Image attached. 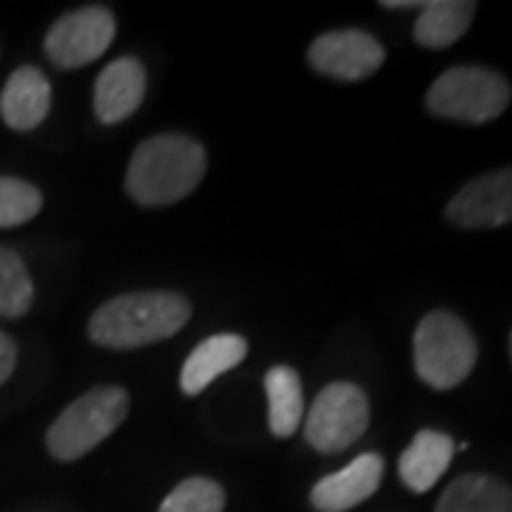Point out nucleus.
Masks as SVG:
<instances>
[{
    "label": "nucleus",
    "instance_id": "nucleus-19",
    "mask_svg": "<svg viewBox=\"0 0 512 512\" xmlns=\"http://www.w3.org/2000/svg\"><path fill=\"white\" fill-rule=\"evenodd\" d=\"M43 208L40 188L20 177H0V228H18L32 222Z\"/></svg>",
    "mask_w": 512,
    "mask_h": 512
},
{
    "label": "nucleus",
    "instance_id": "nucleus-13",
    "mask_svg": "<svg viewBox=\"0 0 512 512\" xmlns=\"http://www.w3.org/2000/svg\"><path fill=\"white\" fill-rule=\"evenodd\" d=\"M245 356H248V342L239 333H217L205 339L185 359L180 370V390L185 396H200L208 384L217 382L222 373L234 370Z\"/></svg>",
    "mask_w": 512,
    "mask_h": 512
},
{
    "label": "nucleus",
    "instance_id": "nucleus-6",
    "mask_svg": "<svg viewBox=\"0 0 512 512\" xmlns=\"http://www.w3.org/2000/svg\"><path fill=\"white\" fill-rule=\"evenodd\" d=\"M370 402L353 382H330L316 396L305 419V439L319 453H342L365 436Z\"/></svg>",
    "mask_w": 512,
    "mask_h": 512
},
{
    "label": "nucleus",
    "instance_id": "nucleus-16",
    "mask_svg": "<svg viewBox=\"0 0 512 512\" xmlns=\"http://www.w3.org/2000/svg\"><path fill=\"white\" fill-rule=\"evenodd\" d=\"M265 396H268V427L276 439H291L302 424L305 393L299 373L288 365H276L265 373Z\"/></svg>",
    "mask_w": 512,
    "mask_h": 512
},
{
    "label": "nucleus",
    "instance_id": "nucleus-15",
    "mask_svg": "<svg viewBox=\"0 0 512 512\" xmlns=\"http://www.w3.org/2000/svg\"><path fill=\"white\" fill-rule=\"evenodd\" d=\"M476 3L470 0H433L421 3V15L413 26V37L424 49H447L473 23Z\"/></svg>",
    "mask_w": 512,
    "mask_h": 512
},
{
    "label": "nucleus",
    "instance_id": "nucleus-14",
    "mask_svg": "<svg viewBox=\"0 0 512 512\" xmlns=\"http://www.w3.org/2000/svg\"><path fill=\"white\" fill-rule=\"evenodd\" d=\"M456 453V441L439 430H421L416 439L407 444V450L399 458V476L404 487L413 493H427L439 484V478L447 473L450 461Z\"/></svg>",
    "mask_w": 512,
    "mask_h": 512
},
{
    "label": "nucleus",
    "instance_id": "nucleus-10",
    "mask_svg": "<svg viewBox=\"0 0 512 512\" xmlns=\"http://www.w3.org/2000/svg\"><path fill=\"white\" fill-rule=\"evenodd\" d=\"M384 476V458L379 453H362L342 467L316 481L311 490V507L316 512H348L365 504L379 490Z\"/></svg>",
    "mask_w": 512,
    "mask_h": 512
},
{
    "label": "nucleus",
    "instance_id": "nucleus-7",
    "mask_svg": "<svg viewBox=\"0 0 512 512\" xmlns=\"http://www.w3.org/2000/svg\"><path fill=\"white\" fill-rule=\"evenodd\" d=\"M117 35V20L106 6H80L52 23L43 49L57 69H83L109 52Z\"/></svg>",
    "mask_w": 512,
    "mask_h": 512
},
{
    "label": "nucleus",
    "instance_id": "nucleus-21",
    "mask_svg": "<svg viewBox=\"0 0 512 512\" xmlns=\"http://www.w3.org/2000/svg\"><path fill=\"white\" fill-rule=\"evenodd\" d=\"M15 367H18V345L9 333L0 330V384L9 382Z\"/></svg>",
    "mask_w": 512,
    "mask_h": 512
},
{
    "label": "nucleus",
    "instance_id": "nucleus-18",
    "mask_svg": "<svg viewBox=\"0 0 512 512\" xmlns=\"http://www.w3.org/2000/svg\"><path fill=\"white\" fill-rule=\"evenodd\" d=\"M35 302V285L18 251L0 245V316L20 319Z\"/></svg>",
    "mask_w": 512,
    "mask_h": 512
},
{
    "label": "nucleus",
    "instance_id": "nucleus-12",
    "mask_svg": "<svg viewBox=\"0 0 512 512\" xmlns=\"http://www.w3.org/2000/svg\"><path fill=\"white\" fill-rule=\"evenodd\" d=\"M52 111V83L37 66H20L0 92V120L12 131H35Z\"/></svg>",
    "mask_w": 512,
    "mask_h": 512
},
{
    "label": "nucleus",
    "instance_id": "nucleus-5",
    "mask_svg": "<svg viewBox=\"0 0 512 512\" xmlns=\"http://www.w3.org/2000/svg\"><path fill=\"white\" fill-rule=\"evenodd\" d=\"M512 100L504 74L484 66H456L439 74L427 92V111L441 120L481 126L501 117Z\"/></svg>",
    "mask_w": 512,
    "mask_h": 512
},
{
    "label": "nucleus",
    "instance_id": "nucleus-9",
    "mask_svg": "<svg viewBox=\"0 0 512 512\" xmlns=\"http://www.w3.org/2000/svg\"><path fill=\"white\" fill-rule=\"evenodd\" d=\"M447 220L458 228H501L512 222V168L481 174L447 205Z\"/></svg>",
    "mask_w": 512,
    "mask_h": 512
},
{
    "label": "nucleus",
    "instance_id": "nucleus-11",
    "mask_svg": "<svg viewBox=\"0 0 512 512\" xmlns=\"http://www.w3.org/2000/svg\"><path fill=\"white\" fill-rule=\"evenodd\" d=\"M146 97V69L137 57L111 60L94 80V117L103 126L126 123Z\"/></svg>",
    "mask_w": 512,
    "mask_h": 512
},
{
    "label": "nucleus",
    "instance_id": "nucleus-8",
    "mask_svg": "<svg viewBox=\"0 0 512 512\" xmlns=\"http://www.w3.org/2000/svg\"><path fill=\"white\" fill-rule=\"evenodd\" d=\"M308 63L325 77L356 83L382 69L384 46L362 29H336L313 40Z\"/></svg>",
    "mask_w": 512,
    "mask_h": 512
},
{
    "label": "nucleus",
    "instance_id": "nucleus-3",
    "mask_svg": "<svg viewBox=\"0 0 512 512\" xmlns=\"http://www.w3.org/2000/svg\"><path fill=\"white\" fill-rule=\"evenodd\" d=\"M478 342L456 313L430 311L413 336L416 376L433 390H453L473 373Z\"/></svg>",
    "mask_w": 512,
    "mask_h": 512
},
{
    "label": "nucleus",
    "instance_id": "nucleus-22",
    "mask_svg": "<svg viewBox=\"0 0 512 512\" xmlns=\"http://www.w3.org/2000/svg\"><path fill=\"white\" fill-rule=\"evenodd\" d=\"M510 356H512V333H510Z\"/></svg>",
    "mask_w": 512,
    "mask_h": 512
},
{
    "label": "nucleus",
    "instance_id": "nucleus-17",
    "mask_svg": "<svg viewBox=\"0 0 512 512\" xmlns=\"http://www.w3.org/2000/svg\"><path fill=\"white\" fill-rule=\"evenodd\" d=\"M436 512H512V490L501 478L470 473L444 490Z\"/></svg>",
    "mask_w": 512,
    "mask_h": 512
},
{
    "label": "nucleus",
    "instance_id": "nucleus-4",
    "mask_svg": "<svg viewBox=\"0 0 512 512\" xmlns=\"http://www.w3.org/2000/svg\"><path fill=\"white\" fill-rule=\"evenodd\" d=\"M128 393L123 387L103 384L74 399L46 430V450L57 461H77L126 421Z\"/></svg>",
    "mask_w": 512,
    "mask_h": 512
},
{
    "label": "nucleus",
    "instance_id": "nucleus-1",
    "mask_svg": "<svg viewBox=\"0 0 512 512\" xmlns=\"http://www.w3.org/2000/svg\"><path fill=\"white\" fill-rule=\"evenodd\" d=\"M191 319V302L174 291H137L103 302L89 319L97 348L137 350L177 336Z\"/></svg>",
    "mask_w": 512,
    "mask_h": 512
},
{
    "label": "nucleus",
    "instance_id": "nucleus-2",
    "mask_svg": "<svg viewBox=\"0 0 512 512\" xmlns=\"http://www.w3.org/2000/svg\"><path fill=\"white\" fill-rule=\"evenodd\" d=\"M205 148L188 134H154L134 148L126 171V191L146 208H163L185 200L205 177Z\"/></svg>",
    "mask_w": 512,
    "mask_h": 512
},
{
    "label": "nucleus",
    "instance_id": "nucleus-20",
    "mask_svg": "<svg viewBox=\"0 0 512 512\" xmlns=\"http://www.w3.org/2000/svg\"><path fill=\"white\" fill-rule=\"evenodd\" d=\"M225 510V490L211 478H185L177 484L163 504L160 512H222Z\"/></svg>",
    "mask_w": 512,
    "mask_h": 512
}]
</instances>
